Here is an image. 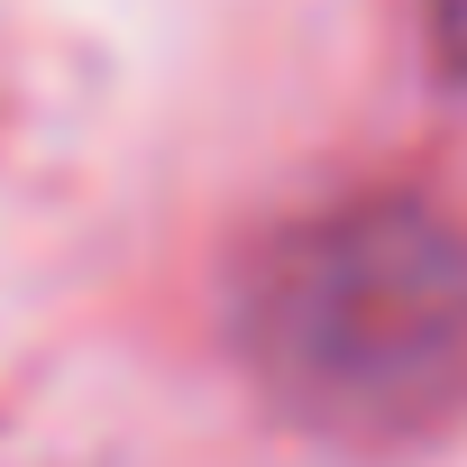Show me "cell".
Instances as JSON below:
<instances>
[{"label":"cell","instance_id":"obj_2","mask_svg":"<svg viewBox=\"0 0 467 467\" xmlns=\"http://www.w3.org/2000/svg\"><path fill=\"white\" fill-rule=\"evenodd\" d=\"M421 56L440 83L467 92V0H421Z\"/></svg>","mask_w":467,"mask_h":467},{"label":"cell","instance_id":"obj_1","mask_svg":"<svg viewBox=\"0 0 467 467\" xmlns=\"http://www.w3.org/2000/svg\"><path fill=\"white\" fill-rule=\"evenodd\" d=\"M229 339L303 431H421L467 394V229L421 192L303 211L239 266Z\"/></svg>","mask_w":467,"mask_h":467}]
</instances>
